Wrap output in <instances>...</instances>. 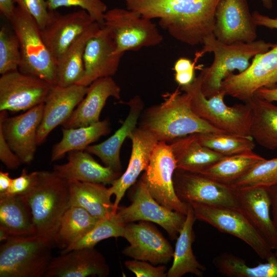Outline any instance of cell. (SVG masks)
<instances>
[{
    "mask_svg": "<svg viewBox=\"0 0 277 277\" xmlns=\"http://www.w3.org/2000/svg\"><path fill=\"white\" fill-rule=\"evenodd\" d=\"M127 9L159 19L176 40L190 46L203 44L213 33L220 0H123Z\"/></svg>",
    "mask_w": 277,
    "mask_h": 277,
    "instance_id": "obj_1",
    "label": "cell"
},
{
    "mask_svg": "<svg viewBox=\"0 0 277 277\" xmlns=\"http://www.w3.org/2000/svg\"><path fill=\"white\" fill-rule=\"evenodd\" d=\"M139 127L158 141L167 143L192 134L225 132L196 115L191 108L189 95L177 90L168 94L161 104L148 108Z\"/></svg>",
    "mask_w": 277,
    "mask_h": 277,
    "instance_id": "obj_2",
    "label": "cell"
},
{
    "mask_svg": "<svg viewBox=\"0 0 277 277\" xmlns=\"http://www.w3.org/2000/svg\"><path fill=\"white\" fill-rule=\"evenodd\" d=\"M273 44L262 39L228 44L217 39L213 33L207 36L202 50L196 55L197 59L207 52L214 55L212 64L201 71L204 95L209 98L219 93L221 83L227 75L234 70L239 73L245 71L249 66L251 58L268 51Z\"/></svg>",
    "mask_w": 277,
    "mask_h": 277,
    "instance_id": "obj_3",
    "label": "cell"
},
{
    "mask_svg": "<svg viewBox=\"0 0 277 277\" xmlns=\"http://www.w3.org/2000/svg\"><path fill=\"white\" fill-rule=\"evenodd\" d=\"M25 196L32 214L36 234L53 244L61 220L70 206L68 182L53 171H39L36 185Z\"/></svg>",
    "mask_w": 277,
    "mask_h": 277,
    "instance_id": "obj_4",
    "label": "cell"
},
{
    "mask_svg": "<svg viewBox=\"0 0 277 277\" xmlns=\"http://www.w3.org/2000/svg\"><path fill=\"white\" fill-rule=\"evenodd\" d=\"M202 79L201 72L191 84L181 88L183 92L189 95L194 112L223 132L251 137L252 110L250 104L244 102L229 106L225 103V95L221 91L210 97H206L202 90Z\"/></svg>",
    "mask_w": 277,
    "mask_h": 277,
    "instance_id": "obj_5",
    "label": "cell"
},
{
    "mask_svg": "<svg viewBox=\"0 0 277 277\" xmlns=\"http://www.w3.org/2000/svg\"><path fill=\"white\" fill-rule=\"evenodd\" d=\"M52 245L36 234L9 238L0 247V276H44Z\"/></svg>",
    "mask_w": 277,
    "mask_h": 277,
    "instance_id": "obj_6",
    "label": "cell"
},
{
    "mask_svg": "<svg viewBox=\"0 0 277 277\" xmlns=\"http://www.w3.org/2000/svg\"><path fill=\"white\" fill-rule=\"evenodd\" d=\"M20 46L21 61L18 70L56 84V62L46 45L34 18L16 7L9 20Z\"/></svg>",
    "mask_w": 277,
    "mask_h": 277,
    "instance_id": "obj_7",
    "label": "cell"
},
{
    "mask_svg": "<svg viewBox=\"0 0 277 277\" xmlns=\"http://www.w3.org/2000/svg\"><path fill=\"white\" fill-rule=\"evenodd\" d=\"M103 26L110 30L115 42L116 54L123 55L129 50L155 46L163 40L152 19L128 9L114 8L107 11Z\"/></svg>",
    "mask_w": 277,
    "mask_h": 277,
    "instance_id": "obj_8",
    "label": "cell"
},
{
    "mask_svg": "<svg viewBox=\"0 0 277 277\" xmlns=\"http://www.w3.org/2000/svg\"><path fill=\"white\" fill-rule=\"evenodd\" d=\"M196 220L209 224L219 231L231 234L248 244L263 260L274 253L270 245L238 208L213 206L191 202Z\"/></svg>",
    "mask_w": 277,
    "mask_h": 277,
    "instance_id": "obj_9",
    "label": "cell"
},
{
    "mask_svg": "<svg viewBox=\"0 0 277 277\" xmlns=\"http://www.w3.org/2000/svg\"><path fill=\"white\" fill-rule=\"evenodd\" d=\"M176 161L170 144L159 141L141 179L152 196L165 207L186 215L188 203L177 196L174 187Z\"/></svg>",
    "mask_w": 277,
    "mask_h": 277,
    "instance_id": "obj_10",
    "label": "cell"
},
{
    "mask_svg": "<svg viewBox=\"0 0 277 277\" xmlns=\"http://www.w3.org/2000/svg\"><path fill=\"white\" fill-rule=\"evenodd\" d=\"M277 83V42L267 52L255 55L247 69L230 73L221 83L220 91L245 102L263 87Z\"/></svg>",
    "mask_w": 277,
    "mask_h": 277,
    "instance_id": "obj_11",
    "label": "cell"
},
{
    "mask_svg": "<svg viewBox=\"0 0 277 277\" xmlns=\"http://www.w3.org/2000/svg\"><path fill=\"white\" fill-rule=\"evenodd\" d=\"M173 183L179 198L186 203L238 208L236 189L201 173L176 169Z\"/></svg>",
    "mask_w": 277,
    "mask_h": 277,
    "instance_id": "obj_12",
    "label": "cell"
},
{
    "mask_svg": "<svg viewBox=\"0 0 277 277\" xmlns=\"http://www.w3.org/2000/svg\"><path fill=\"white\" fill-rule=\"evenodd\" d=\"M52 85L18 70L0 77V111H25L44 103Z\"/></svg>",
    "mask_w": 277,
    "mask_h": 277,
    "instance_id": "obj_13",
    "label": "cell"
},
{
    "mask_svg": "<svg viewBox=\"0 0 277 277\" xmlns=\"http://www.w3.org/2000/svg\"><path fill=\"white\" fill-rule=\"evenodd\" d=\"M116 213L125 224L135 221L156 223L165 230L172 240L177 238L186 216L159 203L141 179L136 185L131 204L118 207Z\"/></svg>",
    "mask_w": 277,
    "mask_h": 277,
    "instance_id": "obj_14",
    "label": "cell"
},
{
    "mask_svg": "<svg viewBox=\"0 0 277 277\" xmlns=\"http://www.w3.org/2000/svg\"><path fill=\"white\" fill-rule=\"evenodd\" d=\"M44 103L25 113L8 117L7 111L0 113V130L14 152L22 163L29 164L36 150L37 133L42 119Z\"/></svg>",
    "mask_w": 277,
    "mask_h": 277,
    "instance_id": "obj_15",
    "label": "cell"
},
{
    "mask_svg": "<svg viewBox=\"0 0 277 277\" xmlns=\"http://www.w3.org/2000/svg\"><path fill=\"white\" fill-rule=\"evenodd\" d=\"M256 26L247 0H220L213 30L217 39L228 44L253 42L257 38Z\"/></svg>",
    "mask_w": 277,
    "mask_h": 277,
    "instance_id": "obj_16",
    "label": "cell"
},
{
    "mask_svg": "<svg viewBox=\"0 0 277 277\" xmlns=\"http://www.w3.org/2000/svg\"><path fill=\"white\" fill-rule=\"evenodd\" d=\"M123 238L129 244L123 253L135 260L159 265L167 264L173 258L174 250L170 244L147 222L127 223Z\"/></svg>",
    "mask_w": 277,
    "mask_h": 277,
    "instance_id": "obj_17",
    "label": "cell"
},
{
    "mask_svg": "<svg viewBox=\"0 0 277 277\" xmlns=\"http://www.w3.org/2000/svg\"><path fill=\"white\" fill-rule=\"evenodd\" d=\"M115 48L110 30L105 26H102L86 44L83 59L84 72L76 84L88 87L97 79L114 75L123 56L115 53Z\"/></svg>",
    "mask_w": 277,
    "mask_h": 277,
    "instance_id": "obj_18",
    "label": "cell"
},
{
    "mask_svg": "<svg viewBox=\"0 0 277 277\" xmlns=\"http://www.w3.org/2000/svg\"><path fill=\"white\" fill-rule=\"evenodd\" d=\"M94 22L83 9L65 14L51 11L50 18L41 30V33L56 63L71 44Z\"/></svg>",
    "mask_w": 277,
    "mask_h": 277,
    "instance_id": "obj_19",
    "label": "cell"
},
{
    "mask_svg": "<svg viewBox=\"0 0 277 277\" xmlns=\"http://www.w3.org/2000/svg\"><path fill=\"white\" fill-rule=\"evenodd\" d=\"M88 87L75 84L52 86L44 103L43 116L37 133V143H44L49 134L62 125L84 98Z\"/></svg>",
    "mask_w": 277,
    "mask_h": 277,
    "instance_id": "obj_20",
    "label": "cell"
},
{
    "mask_svg": "<svg viewBox=\"0 0 277 277\" xmlns=\"http://www.w3.org/2000/svg\"><path fill=\"white\" fill-rule=\"evenodd\" d=\"M109 267L103 255L94 247L75 249L52 258L45 277H105Z\"/></svg>",
    "mask_w": 277,
    "mask_h": 277,
    "instance_id": "obj_21",
    "label": "cell"
},
{
    "mask_svg": "<svg viewBox=\"0 0 277 277\" xmlns=\"http://www.w3.org/2000/svg\"><path fill=\"white\" fill-rule=\"evenodd\" d=\"M132 142L131 153L125 172L115 180L109 188L115 196L114 205L116 209L127 190L136 181L149 165L152 151L159 142L149 131L138 127L128 136Z\"/></svg>",
    "mask_w": 277,
    "mask_h": 277,
    "instance_id": "obj_22",
    "label": "cell"
},
{
    "mask_svg": "<svg viewBox=\"0 0 277 277\" xmlns=\"http://www.w3.org/2000/svg\"><path fill=\"white\" fill-rule=\"evenodd\" d=\"M236 189L238 208L274 250L277 247V230L270 215L268 188L253 187Z\"/></svg>",
    "mask_w": 277,
    "mask_h": 277,
    "instance_id": "obj_23",
    "label": "cell"
},
{
    "mask_svg": "<svg viewBox=\"0 0 277 277\" xmlns=\"http://www.w3.org/2000/svg\"><path fill=\"white\" fill-rule=\"evenodd\" d=\"M121 97V88L112 77L97 79L88 86L84 98L63 124L65 128L87 126L100 121L107 99Z\"/></svg>",
    "mask_w": 277,
    "mask_h": 277,
    "instance_id": "obj_24",
    "label": "cell"
},
{
    "mask_svg": "<svg viewBox=\"0 0 277 277\" xmlns=\"http://www.w3.org/2000/svg\"><path fill=\"white\" fill-rule=\"evenodd\" d=\"M68 153V162L54 165L53 170L68 182L111 184L121 174L111 168L99 164L86 150H74Z\"/></svg>",
    "mask_w": 277,
    "mask_h": 277,
    "instance_id": "obj_25",
    "label": "cell"
},
{
    "mask_svg": "<svg viewBox=\"0 0 277 277\" xmlns=\"http://www.w3.org/2000/svg\"><path fill=\"white\" fill-rule=\"evenodd\" d=\"M36 234L26 196L0 194V240Z\"/></svg>",
    "mask_w": 277,
    "mask_h": 277,
    "instance_id": "obj_26",
    "label": "cell"
},
{
    "mask_svg": "<svg viewBox=\"0 0 277 277\" xmlns=\"http://www.w3.org/2000/svg\"><path fill=\"white\" fill-rule=\"evenodd\" d=\"M129 112L122 126L106 141L89 145L86 151L99 157L106 166L121 173L120 158L121 147L126 137L136 128L143 109V102L139 97H134L128 103Z\"/></svg>",
    "mask_w": 277,
    "mask_h": 277,
    "instance_id": "obj_27",
    "label": "cell"
},
{
    "mask_svg": "<svg viewBox=\"0 0 277 277\" xmlns=\"http://www.w3.org/2000/svg\"><path fill=\"white\" fill-rule=\"evenodd\" d=\"M68 183L70 206L82 207L98 220L116 213L117 209L110 200L112 194L105 185L79 181Z\"/></svg>",
    "mask_w": 277,
    "mask_h": 277,
    "instance_id": "obj_28",
    "label": "cell"
},
{
    "mask_svg": "<svg viewBox=\"0 0 277 277\" xmlns=\"http://www.w3.org/2000/svg\"><path fill=\"white\" fill-rule=\"evenodd\" d=\"M170 144L176 168L200 173L225 156L202 145L196 134L177 138Z\"/></svg>",
    "mask_w": 277,
    "mask_h": 277,
    "instance_id": "obj_29",
    "label": "cell"
},
{
    "mask_svg": "<svg viewBox=\"0 0 277 277\" xmlns=\"http://www.w3.org/2000/svg\"><path fill=\"white\" fill-rule=\"evenodd\" d=\"M187 203L186 220L177 238L172 264L167 272L168 277H181L188 273L202 276L206 270L193 252V225L196 219L191 205Z\"/></svg>",
    "mask_w": 277,
    "mask_h": 277,
    "instance_id": "obj_30",
    "label": "cell"
},
{
    "mask_svg": "<svg viewBox=\"0 0 277 277\" xmlns=\"http://www.w3.org/2000/svg\"><path fill=\"white\" fill-rule=\"evenodd\" d=\"M102 26L94 22L67 48L56 63V84L67 87L76 84L84 72V54L88 41Z\"/></svg>",
    "mask_w": 277,
    "mask_h": 277,
    "instance_id": "obj_31",
    "label": "cell"
},
{
    "mask_svg": "<svg viewBox=\"0 0 277 277\" xmlns=\"http://www.w3.org/2000/svg\"><path fill=\"white\" fill-rule=\"evenodd\" d=\"M245 102L252 110L251 137L266 149H277V106L255 94Z\"/></svg>",
    "mask_w": 277,
    "mask_h": 277,
    "instance_id": "obj_32",
    "label": "cell"
},
{
    "mask_svg": "<svg viewBox=\"0 0 277 277\" xmlns=\"http://www.w3.org/2000/svg\"><path fill=\"white\" fill-rule=\"evenodd\" d=\"M100 220L82 207L69 206L61 220L53 244L62 250L67 248L85 236Z\"/></svg>",
    "mask_w": 277,
    "mask_h": 277,
    "instance_id": "obj_33",
    "label": "cell"
},
{
    "mask_svg": "<svg viewBox=\"0 0 277 277\" xmlns=\"http://www.w3.org/2000/svg\"><path fill=\"white\" fill-rule=\"evenodd\" d=\"M109 132L107 120L98 121L87 126L62 128V138L52 148L51 161L62 158L66 153L74 150H85L90 144Z\"/></svg>",
    "mask_w": 277,
    "mask_h": 277,
    "instance_id": "obj_34",
    "label": "cell"
},
{
    "mask_svg": "<svg viewBox=\"0 0 277 277\" xmlns=\"http://www.w3.org/2000/svg\"><path fill=\"white\" fill-rule=\"evenodd\" d=\"M264 159L253 151L227 156L200 173L216 182L231 186L236 180Z\"/></svg>",
    "mask_w": 277,
    "mask_h": 277,
    "instance_id": "obj_35",
    "label": "cell"
},
{
    "mask_svg": "<svg viewBox=\"0 0 277 277\" xmlns=\"http://www.w3.org/2000/svg\"><path fill=\"white\" fill-rule=\"evenodd\" d=\"M266 263L254 267L248 266L242 258L228 253H222L213 259L217 271L228 277H277V259L274 253Z\"/></svg>",
    "mask_w": 277,
    "mask_h": 277,
    "instance_id": "obj_36",
    "label": "cell"
},
{
    "mask_svg": "<svg viewBox=\"0 0 277 277\" xmlns=\"http://www.w3.org/2000/svg\"><path fill=\"white\" fill-rule=\"evenodd\" d=\"M196 135L202 145L224 156L253 151L255 147L251 137L226 132L196 133Z\"/></svg>",
    "mask_w": 277,
    "mask_h": 277,
    "instance_id": "obj_37",
    "label": "cell"
},
{
    "mask_svg": "<svg viewBox=\"0 0 277 277\" xmlns=\"http://www.w3.org/2000/svg\"><path fill=\"white\" fill-rule=\"evenodd\" d=\"M117 213L100 220L85 236L61 251L65 253L75 249L91 248L100 241L110 238L123 237L125 225Z\"/></svg>",
    "mask_w": 277,
    "mask_h": 277,
    "instance_id": "obj_38",
    "label": "cell"
},
{
    "mask_svg": "<svg viewBox=\"0 0 277 277\" xmlns=\"http://www.w3.org/2000/svg\"><path fill=\"white\" fill-rule=\"evenodd\" d=\"M277 184V157L264 159L232 183L235 188L253 187L269 188Z\"/></svg>",
    "mask_w": 277,
    "mask_h": 277,
    "instance_id": "obj_39",
    "label": "cell"
},
{
    "mask_svg": "<svg viewBox=\"0 0 277 277\" xmlns=\"http://www.w3.org/2000/svg\"><path fill=\"white\" fill-rule=\"evenodd\" d=\"M21 54L18 38L6 25L0 30V74L18 70Z\"/></svg>",
    "mask_w": 277,
    "mask_h": 277,
    "instance_id": "obj_40",
    "label": "cell"
},
{
    "mask_svg": "<svg viewBox=\"0 0 277 277\" xmlns=\"http://www.w3.org/2000/svg\"><path fill=\"white\" fill-rule=\"evenodd\" d=\"M48 9L54 11L62 7H79L86 11L94 22L104 25L107 5L102 0H47Z\"/></svg>",
    "mask_w": 277,
    "mask_h": 277,
    "instance_id": "obj_41",
    "label": "cell"
},
{
    "mask_svg": "<svg viewBox=\"0 0 277 277\" xmlns=\"http://www.w3.org/2000/svg\"><path fill=\"white\" fill-rule=\"evenodd\" d=\"M13 2L34 18L40 30L45 27L51 16L47 0H13Z\"/></svg>",
    "mask_w": 277,
    "mask_h": 277,
    "instance_id": "obj_42",
    "label": "cell"
},
{
    "mask_svg": "<svg viewBox=\"0 0 277 277\" xmlns=\"http://www.w3.org/2000/svg\"><path fill=\"white\" fill-rule=\"evenodd\" d=\"M38 171L28 173L24 169L21 175L12 179L10 186L7 191L4 193L11 195H27L34 189L37 181Z\"/></svg>",
    "mask_w": 277,
    "mask_h": 277,
    "instance_id": "obj_43",
    "label": "cell"
},
{
    "mask_svg": "<svg viewBox=\"0 0 277 277\" xmlns=\"http://www.w3.org/2000/svg\"><path fill=\"white\" fill-rule=\"evenodd\" d=\"M125 265L137 277L167 276L165 266H154L147 261L135 260L125 262Z\"/></svg>",
    "mask_w": 277,
    "mask_h": 277,
    "instance_id": "obj_44",
    "label": "cell"
},
{
    "mask_svg": "<svg viewBox=\"0 0 277 277\" xmlns=\"http://www.w3.org/2000/svg\"><path fill=\"white\" fill-rule=\"evenodd\" d=\"M0 160L6 167L10 169H16L22 163L7 142L1 130H0Z\"/></svg>",
    "mask_w": 277,
    "mask_h": 277,
    "instance_id": "obj_45",
    "label": "cell"
},
{
    "mask_svg": "<svg viewBox=\"0 0 277 277\" xmlns=\"http://www.w3.org/2000/svg\"><path fill=\"white\" fill-rule=\"evenodd\" d=\"M252 15L253 20L257 26L277 29V18L270 17L262 14L258 11H254L252 13Z\"/></svg>",
    "mask_w": 277,
    "mask_h": 277,
    "instance_id": "obj_46",
    "label": "cell"
},
{
    "mask_svg": "<svg viewBox=\"0 0 277 277\" xmlns=\"http://www.w3.org/2000/svg\"><path fill=\"white\" fill-rule=\"evenodd\" d=\"M270 201L272 219L277 230V184L268 188Z\"/></svg>",
    "mask_w": 277,
    "mask_h": 277,
    "instance_id": "obj_47",
    "label": "cell"
},
{
    "mask_svg": "<svg viewBox=\"0 0 277 277\" xmlns=\"http://www.w3.org/2000/svg\"><path fill=\"white\" fill-rule=\"evenodd\" d=\"M255 95L270 102H277V87H263L258 89Z\"/></svg>",
    "mask_w": 277,
    "mask_h": 277,
    "instance_id": "obj_48",
    "label": "cell"
},
{
    "mask_svg": "<svg viewBox=\"0 0 277 277\" xmlns=\"http://www.w3.org/2000/svg\"><path fill=\"white\" fill-rule=\"evenodd\" d=\"M175 80L181 86H186L191 84L194 79V70L176 72Z\"/></svg>",
    "mask_w": 277,
    "mask_h": 277,
    "instance_id": "obj_49",
    "label": "cell"
},
{
    "mask_svg": "<svg viewBox=\"0 0 277 277\" xmlns=\"http://www.w3.org/2000/svg\"><path fill=\"white\" fill-rule=\"evenodd\" d=\"M194 62L189 59L182 57L178 59L174 65V70L176 72L187 71L194 70Z\"/></svg>",
    "mask_w": 277,
    "mask_h": 277,
    "instance_id": "obj_50",
    "label": "cell"
},
{
    "mask_svg": "<svg viewBox=\"0 0 277 277\" xmlns=\"http://www.w3.org/2000/svg\"><path fill=\"white\" fill-rule=\"evenodd\" d=\"M15 7L13 0H0L1 13L8 20L12 16Z\"/></svg>",
    "mask_w": 277,
    "mask_h": 277,
    "instance_id": "obj_51",
    "label": "cell"
},
{
    "mask_svg": "<svg viewBox=\"0 0 277 277\" xmlns=\"http://www.w3.org/2000/svg\"><path fill=\"white\" fill-rule=\"evenodd\" d=\"M12 179L8 172L0 171V194L5 193L7 191Z\"/></svg>",
    "mask_w": 277,
    "mask_h": 277,
    "instance_id": "obj_52",
    "label": "cell"
},
{
    "mask_svg": "<svg viewBox=\"0 0 277 277\" xmlns=\"http://www.w3.org/2000/svg\"><path fill=\"white\" fill-rule=\"evenodd\" d=\"M263 4V6L267 8L271 9L272 7V0H260Z\"/></svg>",
    "mask_w": 277,
    "mask_h": 277,
    "instance_id": "obj_53",
    "label": "cell"
},
{
    "mask_svg": "<svg viewBox=\"0 0 277 277\" xmlns=\"http://www.w3.org/2000/svg\"><path fill=\"white\" fill-rule=\"evenodd\" d=\"M275 250V252L274 253L276 259H277V247L276 248L274 249Z\"/></svg>",
    "mask_w": 277,
    "mask_h": 277,
    "instance_id": "obj_54",
    "label": "cell"
}]
</instances>
